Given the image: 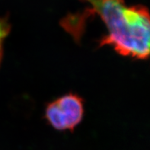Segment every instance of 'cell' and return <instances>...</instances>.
Masks as SVG:
<instances>
[{"label": "cell", "instance_id": "cell-1", "mask_svg": "<svg viewBox=\"0 0 150 150\" xmlns=\"http://www.w3.org/2000/svg\"><path fill=\"white\" fill-rule=\"evenodd\" d=\"M89 7L82 13L69 14L60 25L76 42H79L88 18L98 15L108 34L99 41V47L110 46L120 55L137 59L150 58V12L143 6H127L124 0H80Z\"/></svg>", "mask_w": 150, "mask_h": 150}, {"label": "cell", "instance_id": "cell-2", "mask_svg": "<svg viewBox=\"0 0 150 150\" xmlns=\"http://www.w3.org/2000/svg\"><path fill=\"white\" fill-rule=\"evenodd\" d=\"M84 116V102L76 94L69 93L49 103L45 110L46 120L57 130L72 131Z\"/></svg>", "mask_w": 150, "mask_h": 150}, {"label": "cell", "instance_id": "cell-3", "mask_svg": "<svg viewBox=\"0 0 150 150\" xmlns=\"http://www.w3.org/2000/svg\"><path fill=\"white\" fill-rule=\"evenodd\" d=\"M10 29L11 26L9 22L8 21V19L0 18V63L2 61L4 40L9 34Z\"/></svg>", "mask_w": 150, "mask_h": 150}]
</instances>
